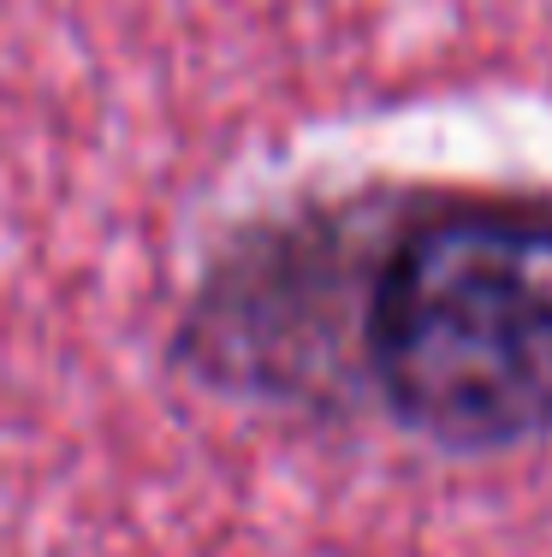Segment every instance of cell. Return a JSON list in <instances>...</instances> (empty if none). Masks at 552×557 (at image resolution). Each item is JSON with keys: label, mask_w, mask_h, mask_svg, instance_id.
Masks as SVG:
<instances>
[{"label": "cell", "mask_w": 552, "mask_h": 557, "mask_svg": "<svg viewBox=\"0 0 552 557\" xmlns=\"http://www.w3.org/2000/svg\"><path fill=\"white\" fill-rule=\"evenodd\" d=\"M167 362L249 409H380L445 457L552 440V196L422 190L232 225Z\"/></svg>", "instance_id": "obj_1"}]
</instances>
